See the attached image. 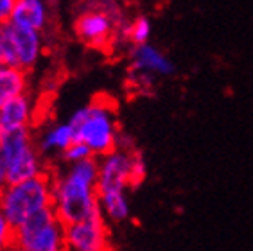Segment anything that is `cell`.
Returning <instances> with one entry per match:
<instances>
[{
	"label": "cell",
	"mask_w": 253,
	"mask_h": 251,
	"mask_svg": "<svg viewBox=\"0 0 253 251\" xmlns=\"http://www.w3.org/2000/svg\"><path fill=\"white\" fill-rule=\"evenodd\" d=\"M7 185V162H5V155L0 145V190Z\"/></svg>",
	"instance_id": "21"
},
{
	"label": "cell",
	"mask_w": 253,
	"mask_h": 251,
	"mask_svg": "<svg viewBox=\"0 0 253 251\" xmlns=\"http://www.w3.org/2000/svg\"><path fill=\"white\" fill-rule=\"evenodd\" d=\"M25 74L27 70L20 67H11V65H4L0 68V110L11 99L25 93V88H27Z\"/></svg>",
	"instance_id": "13"
},
{
	"label": "cell",
	"mask_w": 253,
	"mask_h": 251,
	"mask_svg": "<svg viewBox=\"0 0 253 251\" xmlns=\"http://www.w3.org/2000/svg\"><path fill=\"white\" fill-rule=\"evenodd\" d=\"M97 198L104 219L112 222H122L129 217V203L126 198V190L99 192Z\"/></svg>",
	"instance_id": "14"
},
{
	"label": "cell",
	"mask_w": 253,
	"mask_h": 251,
	"mask_svg": "<svg viewBox=\"0 0 253 251\" xmlns=\"http://www.w3.org/2000/svg\"><path fill=\"white\" fill-rule=\"evenodd\" d=\"M50 205L52 178L45 172L18 183H7L0 190V210L15 228L20 226L31 213Z\"/></svg>",
	"instance_id": "3"
},
{
	"label": "cell",
	"mask_w": 253,
	"mask_h": 251,
	"mask_svg": "<svg viewBox=\"0 0 253 251\" xmlns=\"http://www.w3.org/2000/svg\"><path fill=\"white\" fill-rule=\"evenodd\" d=\"M97 178V156L72 162L63 176L52 178V207L63 224H72L101 210Z\"/></svg>",
	"instance_id": "1"
},
{
	"label": "cell",
	"mask_w": 253,
	"mask_h": 251,
	"mask_svg": "<svg viewBox=\"0 0 253 251\" xmlns=\"http://www.w3.org/2000/svg\"><path fill=\"white\" fill-rule=\"evenodd\" d=\"M0 145L7 162V183H18L42 172V162L31 140L29 127H20L2 135Z\"/></svg>",
	"instance_id": "4"
},
{
	"label": "cell",
	"mask_w": 253,
	"mask_h": 251,
	"mask_svg": "<svg viewBox=\"0 0 253 251\" xmlns=\"http://www.w3.org/2000/svg\"><path fill=\"white\" fill-rule=\"evenodd\" d=\"M31 117H33V102L29 97L22 93L11 99L0 110V136L20 127H29Z\"/></svg>",
	"instance_id": "11"
},
{
	"label": "cell",
	"mask_w": 253,
	"mask_h": 251,
	"mask_svg": "<svg viewBox=\"0 0 253 251\" xmlns=\"http://www.w3.org/2000/svg\"><path fill=\"white\" fill-rule=\"evenodd\" d=\"M108 244L110 235L102 210H97L72 224H65V250L102 251L106 250Z\"/></svg>",
	"instance_id": "5"
},
{
	"label": "cell",
	"mask_w": 253,
	"mask_h": 251,
	"mask_svg": "<svg viewBox=\"0 0 253 251\" xmlns=\"http://www.w3.org/2000/svg\"><path fill=\"white\" fill-rule=\"evenodd\" d=\"M2 67H4V63H2V61H0V68H2Z\"/></svg>",
	"instance_id": "22"
},
{
	"label": "cell",
	"mask_w": 253,
	"mask_h": 251,
	"mask_svg": "<svg viewBox=\"0 0 253 251\" xmlns=\"http://www.w3.org/2000/svg\"><path fill=\"white\" fill-rule=\"evenodd\" d=\"M15 248V226L0 210V250Z\"/></svg>",
	"instance_id": "18"
},
{
	"label": "cell",
	"mask_w": 253,
	"mask_h": 251,
	"mask_svg": "<svg viewBox=\"0 0 253 251\" xmlns=\"http://www.w3.org/2000/svg\"><path fill=\"white\" fill-rule=\"evenodd\" d=\"M76 33L83 42L99 47L112 38L113 22L102 11H88L76 22Z\"/></svg>",
	"instance_id": "10"
},
{
	"label": "cell",
	"mask_w": 253,
	"mask_h": 251,
	"mask_svg": "<svg viewBox=\"0 0 253 251\" xmlns=\"http://www.w3.org/2000/svg\"><path fill=\"white\" fill-rule=\"evenodd\" d=\"M131 67L133 72H136L142 78L147 76H169L174 72V65L166 54H162L156 47H153L149 42L136 43L131 50Z\"/></svg>",
	"instance_id": "9"
},
{
	"label": "cell",
	"mask_w": 253,
	"mask_h": 251,
	"mask_svg": "<svg viewBox=\"0 0 253 251\" xmlns=\"http://www.w3.org/2000/svg\"><path fill=\"white\" fill-rule=\"evenodd\" d=\"M146 178V160L140 155L133 153V164H131V185H138Z\"/></svg>",
	"instance_id": "19"
},
{
	"label": "cell",
	"mask_w": 253,
	"mask_h": 251,
	"mask_svg": "<svg viewBox=\"0 0 253 251\" xmlns=\"http://www.w3.org/2000/svg\"><path fill=\"white\" fill-rule=\"evenodd\" d=\"M88 156H93L92 149H90L84 142H79V140H74L72 144L63 151V158L67 160L68 164L78 162V160H84V158H88Z\"/></svg>",
	"instance_id": "17"
},
{
	"label": "cell",
	"mask_w": 253,
	"mask_h": 251,
	"mask_svg": "<svg viewBox=\"0 0 253 251\" xmlns=\"http://www.w3.org/2000/svg\"><path fill=\"white\" fill-rule=\"evenodd\" d=\"M9 22L42 31L47 24V5L43 0H16Z\"/></svg>",
	"instance_id": "12"
},
{
	"label": "cell",
	"mask_w": 253,
	"mask_h": 251,
	"mask_svg": "<svg viewBox=\"0 0 253 251\" xmlns=\"http://www.w3.org/2000/svg\"><path fill=\"white\" fill-rule=\"evenodd\" d=\"M15 248L22 251L65 250V224L59 219L25 235H15Z\"/></svg>",
	"instance_id": "8"
},
{
	"label": "cell",
	"mask_w": 253,
	"mask_h": 251,
	"mask_svg": "<svg viewBox=\"0 0 253 251\" xmlns=\"http://www.w3.org/2000/svg\"><path fill=\"white\" fill-rule=\"evenodd\" d=\"M151 31H153L151 22L147 18H144V16H140V18H136L135 22L127 27L126 34H127V38L136 45V43H146V42H149Z\"/></svg>",
	"instance_id": "16"
},
{
	"label": "cell",
	"mask_w": 253,
	"mask_h": 251,
	"mask_svg": "<svg viewBox=\"0 0 253 251\" xmlns=\"http://www.w3.org/2000/svg\"><path fill=\"white\" fill-rule=\"evenodd\" d=\"M74 142V131L68 122L65 124H58L50 127L43 135V138L40 140L38 149L42 153H63L68 145Z\"/></svg>",
	"instance_id": "15"
},
{
	"label": "cell",
	"mask_w": 253,
	"mask_h": 251,
	"mask_svg": "<svg viewBox=\"0 0 253 251\" xmlns=\"http://www.w3.org/2000/svg\"><path fill=\"white\" fill-rule=\"evenodd\" d=\"M4 25L11 40V45H13V50H15L16 65L24 70H29L34 63L38 61L40 52H42L40 31L13 24V22H5Z\"/></svg>",
	"instance_id": "7"
},
{
	"label": "cell",
	"mask_w": 253,
	"mask_h": 251,
	"mask_svg": "<svg viewBox=\"0 0 253 251\" xmlns=\"http://www.w3.org/2000/svg\"><path fill=\"white\" fill-rule=\"evenodd\" d=\"M68 124L74 131V140L84 142L97 158L117 147V122L113 110L104 102H92L76 110Z\"/></svg>",
	"instance_id": "2"
},
{
	"label": "cell",
	"mask_w": 253,
	"mask_h": 251,
	"mask_svg": "<svg viewBox=\"0 0 253 251\" xmlns=\"http://www.w3.org/2000/svg\"><path fill=\"white\" fill-rule=\"evenodd\" d=\"M16 0H0V25L9 22Z\"/></svg>",
	"instance_id": "20"
},
{
	"label": "cell",
	"mask_w": 253,
	"mask_h": 251,
	"mask_svg": "<svg viewBox=\"0 0 253 251\" xmlns=\"http://www.w3.org/2000/svg\"><path fill=\"white\" fill-rule=\"evenodd\" d=\"M131 164L133 153L119 147L99 156L97 194L110 190H126L131 185Z\"/></svg>",
	"instance_id": "6"
}]
</instances>
